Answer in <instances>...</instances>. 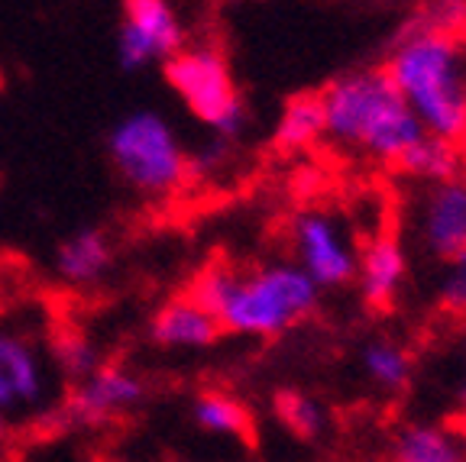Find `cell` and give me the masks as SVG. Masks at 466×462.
<instances>
[{
  "label": "cell",
  "instance_id": "cell-19",
  "mask_svg": "<svg viewBox=\"0 0 466 462\" xmlns=\"http://www.w3.org/2000/svg\"><path fill=\"white\" fill-rule=\"evenodd\" d=\"M360 362H363V372L376 388L389 391V395H399L411 382V372H415V359L401 346L399 340H389V336H379L370 340L360 349Z\"/></svg>",
  "mask_w": 466,
  "mask_h": 462
},
{
  "label": "cell",
  "instance_id": "cell-6",
  "mask_svg": "<svg viewBox=\"0 0 466 462\" xmlns=\"http://www.w3.org/2000/svg\"><path fill=\"white\" fill-rule=\"evenodd\" d=\"M168 87L182 97L188 114L201 120L211 136L240 143L249 130V107L237 91L230 62L214 43H185L182 49L162 62Z\"/></svg>",
  "mask_w": 466,
  "mask_h": 462
},
{
  "label": "cell",
  "instance_id": "cell-2",
  "mask_svg": "<svg viewBox=\"0 0 466 462\" xmlns=\"http://www.w3.org/2000/svg\"><path fill=\"white\" fill-rule=\"evenodd\" d=\"M386 75L424 133L466 146V45L411 20L386 55Z\"/></svg>",
  "mask_w": 466,
  "mask_h": 462
},
{
  "label": "cell",
  "instance_id": "cell-9",
  "mask_svg": "<svg viewBox=\"0 0 466 462\" xmlns=\"http://www.w3.org/2000/svg\"><path fill=\"white\" fill-rule=\"evenodd\" d=\"M185 45V23L172 0H124L116 62L124 72L159 65Z\"/></svg>",
  "mask_w": 466,
  "mask_h": 462
},
{
  "label": "cell",
  "instance_id": "cell-25",
  "mask_svg": "<svg viewBox=\"0 0 466 462\" xmlns=\"http://www.w3.org/2000/svg\"><path fill=\"white\" fill-rule=\"evenodd\" d=\"M14 427L4 420V414H0V462H7V456H10V443H14Z\"/></svg>",
  "mask_w": 466,
  "mask_h": 462
},
{
  "label": "cell",
  "instance_id": "cell-7",
  "mask_svg": "<svg viewBox=\"0 0 466 462\" xmlns=\"http://www.w3.org/2000/svg\"><path fill=\"white\" fill-rule=\"evenodd\" d=\"M149 385L124 362H104L81 382L68 385L58 430H104L143 407Z\"/></svg>",
  "mask_w": 466,
  "mask_h": 462
},
{
  "label": "cell",
  "instance_id": "cell-14",
  "mask_svg": "<svg viewBox=\"0 0 466 462\" xmlns=\"http://www.w3.org/2000/svg\"><path fill=\"white\" fill-rule=\"evenodd\" d=\"M395 172L421 181V185H441V181L466 178V146L424 133V136L395 162Z\"/></svg>",
  "mask_w": 466,
  "mask_h": 462
},
{
  "label": "cell",
  "instance_id": "cell-17",
  "mask_svg": "<svg viewBox=\"0 0 466 462\" xmlns=\"http://www.w3.org/2000/svg\"><path fill=\"white\" fill-rule=\"evenodd\" d=\"M451 427L408 424L399 430L392 462H463V447Z\"/></svg>",
  "mask_w": 466,
  "mask_h": 462
},
{
  "label": "cell",
  "instance_id": "cell-11",
  "mask_svg": "<svg viewBox=\"0 0 466 462\" xmlns=\"http://www.w3.org/2000/svg\"><path fill=\"white\" fill-rule=\"evenodd\" d=\"M418 239L424 253L447 262L466 249V178L428 185L418 207Z\"/></svg>",
  "mask_w": 466,
  "mask_h": 462
},
{
  "label": "cell",
  "instance_id": "cell-4",
  "mask_svg": "<svg viewBox=\"0 0 466 462\" xmlns=\"http://www.w3.org/2000/svg\"><path fill=\"white\" fill-rule=\"evenodd\" d=\"M56 320L36 304L0 307V414L14 434H52L66 388L49 353Z\"/></svg>",
  "mask_w": 466,
  "mask_h": 462
},
{
  "label": "cell",
  "instance_id": "cell-22",
  "mask_svg": "<svg viewBox=\"0 0 466 462\" xmlns=\"http://www.w3.org/2000/svg\"><path fill=\"white\" fill-rule=\"evenodd\" d=\"M418 23L444 36L466 39V0H424Z\"/></svg>",
  "mask_w": 466,
  "mask_h": 462
},
{
  "label": "cell",
  "instance_id": "cell-8",
  "mask_svg": "<svg viewBox=\"0 0 466 462\" xmlns=\"http://www.w3.org/2000/svg\"><path fill=\"white\" fill-rule=\"evenodd\" d=\"M291 262L318 285L320 291H337L357 278V246L347 226L328 210L308 207L291 217Z\"/></svg>",
  "mask_w": 466,
  "mask_h": 462
},
{
  "label": "cell",
  "instance_id": "cell-5",
  "mask_svg": "<svg viewBox=\"0 0 466 462\" xmlns=\"http://www.w3.org/2000/svg\"><path fill=\"white\" fill-rule=\"evenodd\" d=\"M107 159L116 178L149 201L172 197L191 181L188 149L156 110H133L110 126Z\"/></svg>",
  "mask_w": 466,
  "mask_h": 462
},
{
  "label": "cell",
  "instance_id": "cell-18",
  "mask_svg": "<svg viewBox=\"0 0 466 462\" xmlns=\"http://www.w3.org/2000/svg\"><path fill=\"white\" fill-rule=\"evenodd\" d=\"M49 353L56 362L58 376L66 385H75L81 378H87L97 366H104V353L91 336H87L81 326H68V324H52L49 333Z\"/></svg>",
  "mask_w": 466,
  "mask_h": 462
},
{
  "label": "cell",
  "instance_id": "cell-23",
  "mask_svg": "<svg viewBox=\"0 0 466 462\" xmlns=\"http://www.w3.org/2000/svg\"><path fill=\"white\" fill-rule=\"evenodd\" d=\"M233 156V143L220 136H211L208 143H201L195 152H188V166H191V178H211L220 168L230 162Z\"/></svg>",
  "mask_w": 466,
  "mask_h": 462
},
{
  "label": "cell",
  "instance_id": "cell-13",
  "mask_svg": "<svg viewBox=\"0 0 466 462\" xmlns=\"http://www.w3.org/2000/svg\"><path fill=\"white\" fill-rule=\"evenodd\" d=\"M110 266H114V243L101 226H81L68 233L52 256L56 275L62 278V285H72V288L97 285L110 272Z\"/></svg>",
  "mask_w": 466,
  "mask_h": 462
},
{
  "label": "cell",
  "instance_id": "cell-20",
  "mask_svg": "<svg viewBox=\"0 0 466 462\" xmlns=\"http://www.w3.org/2000/svg\"><path fill=\"white\" fill-rule=\"evenodd\" d=\"M272 414L301 443H318L324 437V430H328V407L320 405L318 397L305 395V391H295V388L276 391Z\"/></svg>",
  "mask_w": 466,
  "mask_h": 462
},
{
  "label": "cell",
  "instance_id": "cell-15",
  "mask_svg": "<svg viewBox=\"0 0 466 462\" xmlns=\"http://www.w3.org/2000/svg\"><path fill=\"white\" fill-rule=\"evenodd\" d=\"M324 143V107H320L318 91H301L291 95L279 110V120L272 126V146L285 156L291 152L314 149Z\"/></svg>",
  "mask_w": 466,
  "mask_h": 462
},
{
  "label": "cell",
  "instance_id": "cell-16",
  "mask_svg": "<svg viewBox=\"0 0 466 462\" xmlns=\"http://www.w3.org/2000/svg\"><path fill=\"white\" fill-rule=\"evenodd\" d=\"M191 420L198 430L230 440H253V414L240 397L227 388H204L191 401Z\"/></svg>",
  "mask_w": 466,
  "mask_h": 462
},
{
  "label": "cell",
  "instance_id": "cell-21",
  "mask_svg": "<svg viewBox=\"0 0 466 462\" xmlns=\"http://www.w3.org/2000/svg\"><path fill=\"white\" fill-rule=\"evenodd\" d=\"M434 301L437 311H444L447 317L466 320V249H460L457 256L444 262V268L437 275Z\"/></svg>",
  "mask_w": 466,
  "mask_h": 462
},
{
  "label": "cell",
  "instance_id": "cell-24",
  "mask_svg": "<svg viewBox=\"0 0 466 462\" xmlns=\"http://www.w3.org/2000/svg\"><path fill=\"white\" fill-rule=\"evenodd\" d=\"M447 427H451L453 434H457L460 440L466 443V385H463V391H460V407H457V414H453V420Z\"/></svg>",
  "mask_w": 466,
  "mask_h": 462
},
{
  "label": "cell",
  "instance_id": "cell-3",
  "mask_svg": "<svg viewBox=\"0 0 466 462\" xmlns=\"http://www.w3.org/2000/svg\"><path fill=\"white\" fill-rule=\"evenodd\" d=\"M318 95L324 107V139L337 149L360 152L379 166L395 168L424 136V126L401 101L382 65L337 75Z\"/></svg>",
  "mask_w": 466,
  "mask_h": 462
},
{
  "label": "cell",
  "instance_id": "cell-12",
  "mask_svg": "<svg viewBox=\"0 0 466 462\" xmlns=\"http://www.w3.org/2000/svg\"><path fill=\"white\" fill-rule=\"evenodd\" d=\"M220 324L191 295H178L156 307L146 336L159 349H211L220 340Z\"/></svg>",
  "mask_w": 466,
  "mask_h": 462
},
{
  "label": "cell",
  "instance_id": "cell-1",
  "mask_svg": "<svg viewBox=\"0 0 466 462\" xmlns=\"http://www.w3.org/2000/svg\"><path fill=\"white\" fill-rule=\"evenodd\" d=\"M185 295L195 297L224 333L279 340L318 314L324 291L291 259L262 262L253 268L211 259Z\"/></svg>",
  "mask_w": 466,
  "mask_h": 462
},
{
  "label": "cell",
  "instance_id": "cell-10",
  "mask_svg": "<svg viewBox=\"0 0 466 462\" xmlns=\"http://www.w3.org/2000/svg\"><path fill=\"white\" fill-rule=\"evenodd\" d=\"M408 282V253L395 230H379L357 249V285L366 311L389 314Z\"/></svg>",
  "mask_w": 466,
  "mask_h": 462
}]
</instances>
